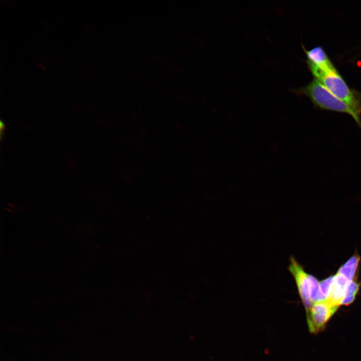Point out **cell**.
Wrapping results in <instances>:
<instances>
[{"mask_svg":"<svg viewBox=\"0 0 361 361\" xmlns=\"http://www.w3.org/2000/svg\"><path fill=\"white\" fill-rule=\"evenodd\" d=\"M291 91L298 96L308 97L316 108L349 115L361 129V117L346 103L333 94L318 80L314 78L306 86Z\"/></svg>","mask_w":361,"mask_h":361,"instance_id":"cell-1","label":"cell"},{"mask_svg":"<svg viewBox=\"0 0 361 361\" xmlns=\"http://www.w3.org/2000/svg\"><path fill=\"white\" fill-rule=\"evenodd\" d=\"M361 283L359 282L356 279L350 282L347 288L340 306H348L352 304L356 298Z\"/></svg>","mask_w":361,"mask_h":361,"instance_id":"cell-7","label":"cell"},{"mask_svg":"<svg viewBox=\"0 0 361 361\" xmlns=\"http://www.w3.org/2000/svg\"><path fill=\"white\" fill-rule=\"evenodd\" d=\"M339 307L332 304L327 300L313 303L309 310L306 312L307 321L310 332L318 333L324 330L325 327Z\"/></svg>","mask_w":361,"mask_h":361,"instance_id":"cell-3","label":"cell"},{"mask_svg":"<svg viewBox=\"0 0 361 361\" xmlns=\"http://www.w3.org/2000/svg\"><path fill=\"white\" fill-rule=\"evenodd\" d=\"M307 65L314 78L361 117V93L350 88L337 69L324 71L310 64Z\"/></svg>","mask_w":361,"mask_h":361,"instance_id":"cell-2","label":"cell"},{"mask_svg":"<svg viewBox=\"0 0 361 361\" xmlns=\"http://www.w3.org/2000/svg\"><path fill=\"white\" fill-rule=\"evenodd\" d=\"M288 269L294 279L298 294L307 312L312 305L310 298V274L305 271L293 256L290 257Z\"/></svg>","mask_w":361,"mask_h":361,"instance_id":"cell-4","label":"cell"},{"mask_svg":"<svg viewBox=\"0 0 361 361\" xmlns=\"http://www.w3.org/2000/svg\"><path fill=\"white\" fill-rule=\"evenodd\" d=\"M334 275L330 276L319 282L320 292L323 301L326 300L330 295Z\"/></svg>","mask_w":361,"mask_h":361,"instance_id":"cell-8","label":"cell"},{"mask_svg":"<svg viewBox=\"0 0 361 361\" xmlns=\"http://www.w3.org/2000/svg\"><path fill=\"white\" fill-rule=\"evenodd\" d=\"M361 261V257L355 253L345 263L338 269L337 273L346 278L349 281L356 279L357 270Z\"/></svg>","mask_w":361,"mask_h":361,"instance_id":"cell-6","label":"cell"},{"mask_svg":"<svg viewBox=\"0 0 361 361\" xmlns=\"http://www.w3.org/2000/svg\"><path fill=\"white\" fill-rule=\"evenodd\" d=\"M307 57V64H310L324 71L336 70L332 62L321 46H316L310 50H307L302 45Z\"/></svg>","mask_w":361,"mask_h":361,"instance_id":"cell-5","label":"cell"}]
</instances>
